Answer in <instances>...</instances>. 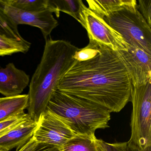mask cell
I'll list each match as a JSON object with an SVG mask.
<instances>
[{"label": "cell", "instance_id": "cell-1", "mask_svg": "<svg viewBox=\"0 0 151 151\" xmlns=\"http://www.w3.org/2000/svg\"><path fill=\"white\" fill-rule=\"evenodd\" d=\"M132 88L129 73L117 52L90 42L77 51L57 90L118 113L130 101Z\"/></svg>", "mask_w": 151, "mask_h": 151}, {"label": "cell", "instance_id": "cell-2", "mask_svg": "<svg viewBox=\"0 0 151 151\" xmlns=\"http://www.w3.org/2000/svg\"><path fill=\"white\" fill-rule=\"evenodd\" d=\"M79 48L64 40H46L43 55L29 83V115L37 122L59 81L70 68Z\"/></svg>", "mask_w": 151, "mask_h": 151}, {"label": "cell", "instance_id": "cell-3", "mask_svg": "<svg viewBox=\"0 0 151 151\" xmlns=\"http://www.w3.org/2000/svg\"><path fill=\"white\" fill-rule=\"evenodd\" d=\"M47 109L61 119L76 135L95 137L96 130L109 127V110L58 90L53 93Z\"/></svg>", "mask_w": 151, "mask_h": 151}, {"label": "cell", "instance_id": "cell-4", "mask_svg": "<svg viewBox=\"0 0 151 151\" xmlns=\"http://www.w3.org/2000/svg\"><path fill=\"white\" fill-rule=\"evenodd\" d=\"M151 82L132 88L131 135L127 143L138 151H145L151 147Z\"/></svg>", "mask_w": 151, "mask_h": 151}, {"label": "cell", "instance_id": "cell-5", "mask_svg": "<svg viewBox=\"0 0 151 151\" xmlns=\"http://www.w3.org/2000/svg\"><path fill=\"white\" fill-rule=\"evenodd\" d=\"M137 6L118 10L103 19L127 44L151 55V27L138 10Z\"/></svg>", "mask_w": 151, "mask_h": 151}, {"label": "cell", "instance_id": "cell-6", "mask_svg": "<svg viewBox=\"0 0 151 151\" xmlns=\"http://www.w3.org/2000/svg\"><path fill=\"white\" fill-rule=\"evenodd\" d=\"M78 22L87 31L90 42L105 46L114 51L128 50L129 45L121 35L103 18L97 15L84 4Z\"/></svg>", "mask_w": 151, "mask_h": 151}, {"label": "cell", "instance_id": "cell-7", "mask_svg": "<svg viewBox=\"0 0 151 151\" xmlns=\"http://www.w3.org/2000/svg\"><path fill=\"white\" fill-rule=\"evenodd\" d=\"M53 12L46 10L31 12L11 6L0 0V15L9 24L16 28L20 24L37 27L41 30L45 40L54 29L58 25V21Z\"/></svg>", "mask_w": 151, "mask_h": 151}, {"label": "cell", "instance_id": "cell-8", "mask_svg": "<svg viewBox=\"0 0 151 151\" xmlns=\"http://www.w3.org/2000/svg\"><path fill=\"white\" fill-rule=\"evenodd\" d=\"M76 136L61 119L46 109L37 122L33 137L38 144L52 145L61 148Z\"/></svg>", "mask_w": 151, "mask_h": 151}, {"label": "cell", "instance_id": "cell-9", "mask_svg": "<svg viewBox=\"0 0 151 151\" xmlns=\"http://www.w3.org/2000/svg\"><path fill=\"white\" fill-rule=\"evenodd\" d=\"M129 76L132 85L137 87L151 81V55L129 45L127 51H116Z\"/></svg>", "mask_w": 151, "mask_h": 151}, {"label": "cell", "instance_id": "cell-10", "mask_svg": "<svg viewBox=\"0 0 151 151\" xmlns=\"http://www.w3.org/2000/svg\"><path fill=\"white\" fill-rule=\"evenodd\" d=\"M30 82L29 76L12 63L0 68V93L6 97L20 95Z\"/></svg>", "mask_w": 151, "mask_h": 151}, {"label": "cell", "instance_id": "cell-11", "mask_svg": "<svg viewBox=\"0 0 151 151\" xmlns=\"http://www.w3.org/2000/svg\"><path fill=\"white\" fill-rule=\"evenodd\" d=\"M37 126V122L31 119L11 130L0 138V150H19L32 137Z\"/></svg>", "mask_w": 151, "mask_h": 151}, {"label": "cell", "instance_id": "cell-12", "mask_svg": "<svg viewBox=\"0 0 151 151\" xmlns=\"http://www.w3.org/2000/svg\"><path fill=\"white\" fill-rule=\"evenodd\" d=\"M28 105V94L0 98V122L24 113Z\"/></svg>", "mask_w": 151, "mask_h": 151}, {"label": "cell", "instance_id": "cell-13", "mask_svg": "<svg viewBox=\"0 0 151 151\" xmlns=\"http://www.w3.org/2000/svg\"><path fill=\"white\" fill-rule=\"evenodd\" d=\"M86 2L89 9L103 18L118 10L137 5L136 0H87Z\"/></svg>", "mask_w": 151, "mask_h": 151}, {"label": "cell", "instance_id": "cell-14", "mask_svg": "<svg viewBox=\"0 0 151 151\" xmlns=\"http://www.w3.org/2000/svg\"><path fill=\"white\" fill-rule=\"evenodd\" d=\"M3 2L11 6L21 10L31 12H39L50 10L56 15L57 17L60 16L57 13L51 0H2Z\"/></svg>", "mask_w": 151, "mask_h": 151}, {"label": "cell", "instance_id": "cell-15", "mask_svg": "<svg viewBox=\"0 0 151 151\" xmlns=\"http://www.w3.org/2000/svg\"><path fill=\"white\" fill-rule=\"evenodd\" d=\"M61 151H102L95 137L76 135L61 147Z\"/></svg>", "mask_w": 151, "mask_h": 151}, {"label": "cell", "instance_id": "cell-16", "mask_svg": "<svg viewBox=\"0 0 151 151\" xmlns=\"http://www.w3.org/2000/svg\"><path fill=\"white\" fill-rule=\"evenodd\" d=\"M31 45V44L25 39L18 40L0 35V56L17 53H26L29 50Z\"/></svg>", "mask_w": 151, "mask_h": 151}, {"label": "cell", "instance_id": "cell-17", "mask_svg": "<svg viewBox=\"0 0 151 151\" xmlns=\"http://www.w3.org/2000/svg\"><path fill=\"white\" fill-rule=\"evenodd\" d=\"M60 16L62 12L72 16L78 22L83 3L81 0H51Z\"/></svg>", "mask_w": 151, "mask_h": 151}, {"label": "cell", "instance_id": "cell-18", "mask_svg": "<svg viewBox=\"0 0 151 151\" xmlns=\"http://www.w3.org/2000/svg\"><path fill=\"white\" fill-rule=\"evenodd\" d=\"M29 114L24 113L21 114L9 117L0 122V138L11 130L19 126L24 122L31 120Z\"/></svg>", "mask_w": 151, "mask_h": 151}, {"label": "cell", "instance_id": "cell-19", "mask_svg": "<svg viewBox=\"0 0 151 151\" xmlns=\"http://www.w3.org/2000/svg\"><path fill=\"white\" fill-rule=\"evenodd\" d=\"M0 35L18 40H24L19 33L18 28L11 25L0 15Z\"/></svg>", "mask_w": 151, "mask_h": 151}, {"label": "cell", "instance_id": "cell-20", "mask_svg": "<svg viewBox=\"0 0 151 151\" xmlns=\"http://www.w3.org/2000/svg\"><path fill=\"white\" fill-rule=\"evenodd\" d=\"M102 151H138L128 145L127 142L109 143L97 139Z\"/></svg>", "mask_w": 151, "mask_h": 151}, {"label": "cell", "instance_id": "cell-21", "mask_svg": "<svg viewBox=\"0 0 151 151\" xmlns=\"http://www.w3.org/2000/svg\"><path fill=\"white\" fill-rule=\"evenodd\" d=\"M137 7L149 26L151 25V0H139Z\"/></svg>", "mask_w": 151, "mask_h": 151}, {"label": "cell", "instance_id": "cell-22", "mask_svg": "<svg viewBox=\"0 0 151 151\" xmlns=\"http://www.w3.org/2000/svg\"><path fill=\"white\" fill-rule=\"evenodd\" d=\"M38 145V143L32 137L27 144L17 151H35Z\"/></svg>", "mask_w": 151, "mask_h": 151}, {"label": "cell", "instance_id": "cell-23", "mask_svg": "<svg viewBox=\"0 0 151 151\" xmlns=\"http://www.w3.org/2000/svg\"><path fill=\"white\" fill-rule=\"evenodd\" d=\"M35 151H61L60 147L52 145L38 144Z\"/></svg>", "mask_w": 151, "mask_h": 151}, {"label": "cell", "instance_id": "cell-24", "mask_svg": "<svg viewBox=\"0 0 151 151\" xmlns=\"http://www.w3.org/2000/svg\"><path fill=\"white\" fill-rule=\"evenodd\" d=\"M0 151H3V150H0Z\"/></svg>", "mask_w": 151, "mask_h": 151}]
</instances>
